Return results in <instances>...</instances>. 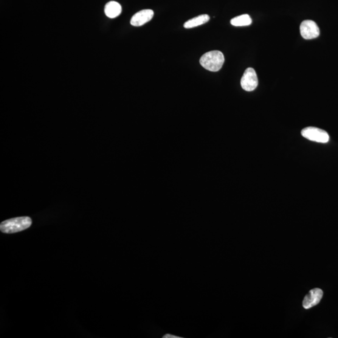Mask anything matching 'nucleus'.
Masks as SVG:
<instances>
[{"label": "nucleus", "mask_w": 338, "mask_h": 338, "mask_svg": "<svg viewBox=\"0 0 338 338\" xmlns=\"http://www.w3.org/2000/svg\"><path fill=\"white\" fill-rule=\"evenodd\" d=\"M105 13L110 18H115L120 15L122 12V7L116 2L107 3L105 7Z\"/></svg>", "instance_id": "nucleus-8"}, {"label": "nucleus", "mask_w": 338, "mask_h": 338, "mask_svg": "<svg viewBox=\"0 0 338 338\" xmlns=\"http://www.w3.org/2000/svg\"><path fill=\"white\" fill-rule=\"evenodd\" d=\"M230 24L235 27L249 26L252 24V19L249 15L245 14V15L236 16L231 19Z\"/></svg>", "instance_id": "nucleus-10"}, {"label": "nucleus", "mask_w": 338, "mask_h": 338, "mask_svg": "<svg viewBox=\"0 0 338 338\" xmlns=\"http://www.w3.org/2000/svg\"><path fill=\"white\" fill-rule=\"evenodd\" d=\"M32 224V219L29 217H19L2 222L0 224V230L3 233L13 234L27 229Z\"/></svg>", "instance_id": "nucleus-2"}, {"label": "nucleus", "mask_w": 338, "mask_h": 338, "mask_svg": "<svg viewBox=\"0 0 338 338\" xmlns=\"http://www.w3.org/2000/svg\"><path fill=\"white\" fill-rule=\"evenodd\" d=\"M242 88L247 92H252L258 86V78L255 69L248 68L244 72L241 78Z\"/></svg>", "instance_id": "nucleus-4"}, {"label": "nucleus", "mask_w": 338, "mask_h": 338, "mask_svg": "<svg viewBox=\"0 0 338 338\" xmlns=\"http://www.w3.org/2000/svg\"><path fill=\"white\" fill-rule=\"evenodd\" d=\"M300 33L303 38L311 39L318 37L320 31L319 27L314 21L305 20L301 23Z\"/></svg>", "instance_id": "nucleus-5"}, {"label": "nucleus", "mask_w": 338, "mask_h": 338, "mask_svg": "<svg viewBox=\"0 0 338 338\" xmlns=\"http://www.w3.org/2000/svg\"><path fill=\"white\" fill-rule=\"evenodd\" d=\"M225 61L223 53L214 50L205 53L200 59V64L208 71L216 72L221 69Z\"/></svg>", "instance_id": "nucleus-1"}, {"label": "nucleus", "mask_w": 338, "mask_h": 338, "mask_svg": "<svg viewBox=\"0 0 338 338\" xmlns=\"http://www.w3.org/2000/svg\"><path fill=\"white\" fill-rule=\"evenodd\" d=\"M154 15L153 10L150 9L141 10L132 17L131 24L134 27L142 26L146 23L150 22Z\"/></svg>", "instance_id": "nucleus-7"}, {"label": "nucleus", "mask_w": 338, "mask_h": 338, "mask_svg": "<svg viewBox=\"0 0 338 338\" xmlns=\"http://www.w3.org/2000/svg\"><path fill=\"white\" fill-rule=\"evenodd\" d=\"M323 295L322 290L319 288L311 289L308 294L304 297L303 301V306L304 309H309L320 303Z\"/></svg>", "instance_id": "nucleus-6"}, {"label": "nucleus", "mask_w": 338, "mask_h": 338, "mask_svg": "<svg viewBox=\"0 0 338 338\" xmlns=\"http://www.w3.org/2000/svg\"><path fill=\"white\" fill-rule=\"evenodd\" d=\"M301 135L306 139L318 143H326L329 140V134L326 131L312 126L304 129Z\"/></svg>", "instance_id": "nucleus-3"}, {"label": "nucleus", "mask_w": 338, "mask_h": 338, "mask_svg": "<svg viewBox=\"0 0 338 338\" xmlns=\"http://www.w3.org/2000/svg\"><path fill=\"white\" fill-rule=\"evenodd\" d=\"M209 16L206 15V14H205V15H199L186 22L184 25V27L185 28H192L198 27L200 26V25L205 24V23L209 21Z\"/></svg>", "instance_id": "nucleus-9"}]
</instances>
